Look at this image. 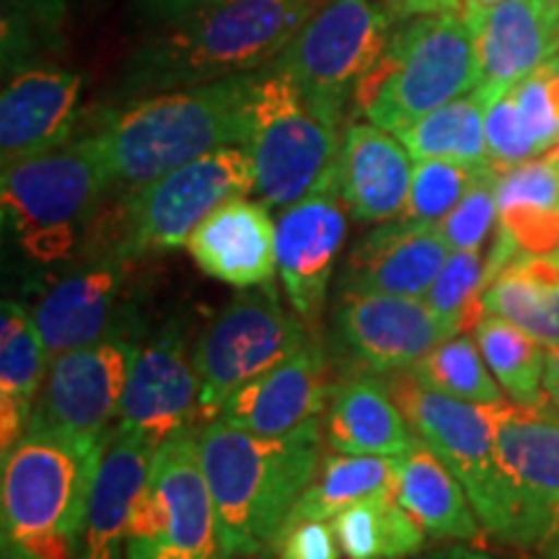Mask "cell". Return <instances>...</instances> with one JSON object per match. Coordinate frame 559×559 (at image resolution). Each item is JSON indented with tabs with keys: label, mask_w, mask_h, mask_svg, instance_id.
<instances>
[{
	"label": "cell",
	"mask_w": 559,
	"mask_h": 559,
	"mask_svg": "<svg viewBox=\"0 0 559 559\" xmlns=\"http://www.w3.org/2000/svg\"><path fill=\"white\" fill-rule=\"evenodd\" d=\"M317 5L319 0H221L158 24L124 60L115 99H143L260 70Z\"/></svg>",
	"instance_id": "6da1fadb"
},
{
	"label": "cell",
	"mask_w": 559,
	"mask_h": 559,
	"mask_svg": "<svg viewBox=\"0 0 559 559\" xmlns=\"http://www.w3.org/2000/svg\"><path fill=\"white\" fill-rule=\"evenodd\" d=\"M251 86L254 70L104 111L88 135L102 153L109 185L132 192L226 145H247Z\"/></svg>",
	"instance_id": "7a4b0ae2"
},
{
	"label": "cell",
	"mask_w": 559,
	"mask_h": 559,
	"mask_svg": "<svg viewBox=\"0 0 559 559\" xmlns=\"http://www.w3.org/2000/svg\"><path fill=\"white\" fill-rule=\"evenodd\" d=\"M319 423L280 438L210 419L198 430L205 481L236 557L260 555L275 539L321 466Z\"/></svg>",
	"instance_id": "3957f363"
},
{
	"label": "cell",
	"mask_w": 559,
	"mask_h": 559,
	"mask_svg": "<svg viewBox=\"0 0 559 559\" xmlns=\"http://www.w3.org/2000/svg\"><path fill=\"white\" fill-rule=\"evenodd\" d=\"M107 440L29 428L3 453V559H79Z\"/></svg>",
	"instance_id": "277c9868"
},
{
	"label": "cell",
	"mask_w": 559,
	"mask_h": 559,
	"mask_svg": "<svg viewBox=\"0 0 559 559\" xmlns=\"http://www.w3.org/2000/svg\"><path fill=\"white\" fill-rule=\"evenodd\" d=\"M481 86L477 34L461 11L402 19L386 52L355 91L368 122L400 135L425 115Z\"/></svg>",
	"instance_id": "5b68a950"
},
{
	"label": "cell",
	"mask_w": 559,
	"mask_h": 559,
	"mask_svg": "<svg viewBox=\"0 0 559 559\" xmlns=\"http://www.w3.org/2000/svg\"><path fill=\"white\" fill-rule=\"evenodd\" d=\"M109 185L94 138L68 140L58 148L3 166V223L34 262L68 260Z\"/></svg>",
	"instance_id": "8992f818"
},
{
	"label": "cell",
	"mask_w": 559,
	"mask_h": 559,
	"mask_svg": "<svg viewBox=\"0 0 559 559\" xmlns=\"http://www.w3.org/2000/svg\"><path fill=\"white\" fill-rule=\"evenodd\" d=\"M342 117L313 102L283 70H254L247 148L257 200L285 210L317 190L337 169Z\"/></svg>",
	"instance_id": "52a82bcc"
},
{
	"label": "cell",
	"mask_w": 559,
	"mask_h": 559,
	"mask_svg": "<svg viewBox=\"0 0 559 559\" xmlns=\"http://www.w3.org/2000/svg\"><path fill=\"white\" fill-rule=\"evenodd\" d=\"M254 192L243 145H226L128 192L111 218L109 260L135 262L190 241L200 223L234 198Z\"/></svg>",
	"instance_id": "ba28073f"
},
{
	"label": "cell",
	"mask_w": 559,
	"mask_h": 559,
	"mask_svg": "<svg viewBox=\"0 0 559 559\" xmlns=\"http://www.w3.org/2000/svg\"><path fill=\"white\" fill-rule=\"evenodd\" d=\"M234 557L202 474L198 430L164 440L132 508L124 559Z\"/></svg>",
	"instance_id": "9c48e42d"
},
{
	"label": "cell",
	"mask_w": 559,
	"mask_h": 559,
	"mask_svg": "<svg viewBox=\"0 0 559 559\" xmlns=\"http://www.w3.org/2000/svg\"><path fill=\"white\" fill-rule=\"evenodd\" d=\"M389 391L415 436L425 440L464 485L485 534L508 544L513 510L495 453L492 415L487 404H472L430 389L412 370L391 373Z\"/></svg>",
	"instance_id": "30bf717a"
},
{
	"label": "cell",
	"mask_w": 559,
	"mask_h": 559,
	"mask_svg": "<svg viewBox=\"0 0 559 559\" xmlns=\"http://www.w3.org/2000/svg\"><path fill=\"white\" fill-rule=\"evenodd\" d=\"M396 24L400 19L381 0H319L272 66L342 117L362 79L379 66Z\"/></svg>",
	"instance_id": "8fae6325"
},
{
	"label": "cell",
	"mask_w": 559,
	"mask_h": 559,
	"mask_svg": "<svg viewBox=\"0 0 559 559\" xmlns=\"http://www.w3.org/2000/svg\"><path fill=\"white\" fill-rule=\"evenodd\" d=\"M311 340L309 324L280 306L275 285L241 293L194 345L202 419H215L236 389L290 358Z\"/></svg>",
	"instance_id": "7c38bea8"
},
{
	"label": "cell",
	"mask_w": 559,
	"mask_h": 559,
	"mask_svg": "<svg viewBox=\"0 0 559 559\" xmlns=\"http://www.w3.org/2000/svg\"><path fill=\"white\" fill-rule=\"evenodd\" d=\"M549 404H487L513 510L508 547L542 549L559 526V409Z\"/></svg>",
	"instance_id": "4fadbf2b"
},
{
	"label": "cell",
	"mask_w": 559,
	"mask_h": 559,
	"mask_svg": "<svg viewBox=\"0 0 559 559\" xmlns=\"http://www.w3.org/2000/svg\"><path fill=\"white\" fill-rule=\"evenodd\" d=\"M332 330L353 366L381 376L415 368L456 334L428 300L345 288L334 300Z\"/></svg>",
	"instance_id": "5bb4252c"
},
{
	"label": "cell",
	"mask_w": 559,
	"mask_h": 559,
	"mask_svg": "<svg viewBox=\"0 0 559 559\" xmlns=\"http://www.w3.org/2000/svg\"><path fill=\"white\" fill-rule=\"evenodd\" d=\"M135 349L138 345L130 340L107 337L55 355L34 404L29 428L107 440L117 425Z\"/></svg>",
	"instance_id": "9a60e30c"
},
{
	"label": "cell",
	"mask_w": 559,
	"mask_h": 559,
	"mask_svg": "<svg viewBox=\"0 0 559 559\" xmlns=\"http://www.w3.org/2000/svg\"><path fill=\"white\" fill-rule=\"evenodd\" d=\"M345 198L334 169L317 190L283 210L275 223L277 275L293 311L313 326L324 311L326 293L347 234Z\"/></svg>",
	"instance_id": "2e32d148"
},
{
	"label": "cell",
	"mask_w": 559,
	"mask_h": 559,
	"mask_svg": "<svg viewBox=\"0 0 559 559\" xmlns=\"http://www.w3.org/2000/svg\"><path fill=\"white\" fill-rule=\"evenodd\" d=\"M200 412V373L187 337L177 324L135 349L115 428L143 432L164 443L181 432H194Z\"/></svg>",
	"instance_id": "e0dca14e"
},
{
	"label": "cell",
	"mask_w": 559,
	"mask_h": 559,
	"mask_svg": "<svg viewBox=\"0 0 559 559\" xmlns=\"http://www.w3.org/2000/svg\"><path fill=\"white\" fill-rule=\"evenodd\" d=\"M334 386L330 358L321 342L311 337L290 358L236 389L215 419L257 436H288L319 423L330 407Z\"/></svg>",
	"instance_id": "ac0fdd59"
},
{
	"label": "cell",
	"mask_w": 559,
	"mask_h": 559,
	"mask_svg": "<svg viewBox=\"0 0 559 559\" xmlns=\"http://www.w3.org/2000/svg\"><path fill=\"white\" fill-rule=\"evenodd\" d=\"M449 254V241L436 223L389 221L355 243L340 288L425 298Z\"/></svg>",
	"instance_id": "d6986e66"
},
{
	"label": "cell",
	"mask_w": 559,
	"mask_h": 559,
	"mask_svg": "<svg viewBox=\"0 0 559 559\" xmlns=\"http://www.w3.org/2000/svg\"><path fill=\"white\" fill-rule=\"evenodd\" d=\"M81 75L37 66L16 70L0 96V158L5 164L66 145L75 130Z\"/></svg>",
	"instance_id": "ffe728a7"
},
{
	"label": "cell",
	"mask_w": 559,
	"mask_h": 559,
	"mask_svg": "<svg viewBox=\"0 0 559 559\" xmlns=\"http://www.w3.org/2000/svg\"><path fill=\"white\" fill-rule=\"evenodd\" d=\"M130 264L99 257L41 293L32 317L50 355L115 337L111 330L120 319Z\"/></svg>",
	"instance_id": "44dd1931"
},
{
	"label": "cell",
	"mask_w": 559,
	"mask_h": 559,
	"mask_svg": "<svg viewBox=\"0 0 559 559\" xmlns=\"http://www.w3.org/2000/svg\"><path fill=\"white\" fill-rule=\"evenodd\" d=\"M275 230L267 205L234 198L207 215L185 247L207 277L234 288H264L277 275Z\"/></svg>",
	"instance_id": "7402d4cb"
},
{
	"label": "cell",
	"mask_w": 559,
	"mask_h": 559,
	"mask_svg": "<svg viewBox=\"0 0 559 559\" xmlns=\"http://www.w3.org/2000/svg\"><path fill=\"white\" fill-rule=\"evenodd\" d=\"M415 158L400 135L373 122L347 124L337 158L345 205L362 223L402 218L407 207Z\"/></svg>",
	"instance_id": "603a6c76"
},
{
	"label": "cell",
	"mask_w": 559,
	"mask_h": 559,
	"mask_svg": "<svg viewBox=\"0 0 559 559\" xmlns=\"http://www.w3.org/2000/svg\"><path fill=\"white\" fill-rule=\"evenodd\" d=\"M158 443L143 432L115 428L91 489L79 559H124L132 508L148 481Z\"/></svg>",
	"instance_id": "cb8c5ba5"
},
{
	"label": "cell",
	"mask_w": 559,
	"mask_h": 559,
	"mask_svg": "<svg viewBox=\"0 0 559 559\" xmlns=\"http://www.w3.org/2000/svg\"><path fill=\"white\" fill-rule=\"evenodd\" d=\"M559 52V13L544 0H502L477 29L481 88L489 104Z\"/></svg>",
	"instance_id": "d4e9b609"
},
{
	"label": "cell",
	"mask_w": 559,
	"mask_h": 559,
	"mask_svg": "<svg viewBox=\"0 0 559 559\" xmlns=\"http://www.w3.org/2000/svg\"><path fill=\"white\" fill-rule=\"evenodd\" d=\"M396 502L440 542H479L485 534L469 495L425 440L396 456Z\"/></svg>",
	"instance_id": "484cf974"
},
{
	"label": "cell",
	"mask_w": 559,
	"mask_h": 559,
	"mask_svg": "<svg viewBox=\"0 0 559 559\" xmlns=\"http://www.w3.org/2000/svg\"><path fill=\"white\" fill-rule=\"evenodd\" d=\"M321 430L332 451L353 456L396 459L417 440L391 391L368 376H353L334 386Z\"/></svg>",
	"instance_id": "4316f807"
},
{
	"label": "cell",
	"mask_w": 559,
	"mask_h": 559,
	"mask_svg": "<svg viewBox=\"0 0 559 559\" xmlns=\"http://www.w3.org/2000/svg\"><path fill=\"white\" fill-rule=\"evenodd\" d=\"M47 349L37 321L16 300L0 306V449L29 430L34 404L47 379Z\"/></svg>",
	"instance_id": "83f0119b"
},
{
	"label": "cell",
	"mask_w": 559,
	"mask_h": 559,
	"mask_svg": "<svg viewBox=\"0 0 559 559\" xmlns=\"http://www.w3.org/2000/svg\"><path fill=\"white\" fill-rule=\"evenodd\" d=\"M487 313L510 321L542 347L559 345V249L549 254H519L481 293Z\"/></svg>",
	"instance_id": "f1b7e54d"
},
{
	"label": "cell",
	"mask_w": 559,
	"mask_h": 559,
	"mask_svg": "<svg viewBox=\"0 0 559 559\" xmlns=\"http://www.w3.org/2000/svg\"><path fill=\"white\" fill-rule=\"evenodd\" d=\"M498 215V226L526 254L559 249V160L544 153L502 171Z\"/></svg>",
	"instance_id": "f546056e"
},
{
	"label": "cell",
	"mask_w": 559,
	"mask_h": 559,
	"mask_svg": "<svg viewBox=\"0 0 559 559\" xmlns=\"http://www.w3.org/2000/svg\"><path fill=\"white\" fill-rule=\"evenodd\" d=\"M381 495L396 498V459L353 456V453L334 451L321 461L317 479L306 487L285 523L332 521L355 502L381 498Z\"/></svg>",
	"instance_id": "4dcf8cb0"
},
{
	"label": "cell",
	"mask_w": 559,
	"mask_h": 559,
	"mask_svg": "<svg viewBox=\"0 0 559 559\" xmlns=\"http://www.w3.org/2000/svg\"><path fill=\"white\" fill-rule=\"evenodd\" d=\"M330 523L347 559H415L428 539L394 495L355 502Z\"/></svg>",
	"instance_id": "1f68e13d"
},
{
	"label": "cell",
	"mask_w": 559,
	"mask_h": 559,
	"mask_svg": "<svg viewBox=\"0 0 559 559\" xmlns=\"http://www.w3.org/2000/svg\"><path fill=\"white\" fill-rule=\"evenodd\" d=\"M487 107L489 99L479 86L402 130L400 140L415 160L449 158L461 164H489L485 132Z\"/></svg>",
	"instance_id": "d6a6232c"
},
{
	"label": "cell",
	"mask_w": 559,
	"mask_h": 559,
	"mask_svg": "<svg viewBox=\"0 0 559 559\" xmlns=\"http://www.w3.org/2000/svg\"><path fill=\"white\" fill-rule=\"evenodd\" d=\"M474 340L510 402L521 404V407L549 404L547 391H544L547 355L539 342L495 313L481 317L479 324L474 326Z\"/></svg>",
	"instance_id": "836d02e7"
},
{
	"label": "cell",
	"mask_w": 559,
	"mask_h": 559,
	"mask_svg": "<svg viewBox=\"0 0 559 559\" xmlns=\"http://www.w3.org/2000/svg\"><path fill=\"white\" fill-rule=\"evenodd\" d=\"M409 370L430 389L472 404H498L506 394L469 332L443 340Z\"/></svg>",
	"instance_id": "e575fe53"
},
{
	"label": "cell",
	"mask_w": 559,
	"mask_h": 559,
	"mask_svg": "<svg viewBox=\"0 0 559 559\" xmlns=\"http://www.w3.org/2000/svg\"><path fill=\"white\" fill-rule=\"evenodd\" d=\"M487 285V260L481 251H451L425 300L453 332H469L485 317L481 293Z\"/></svg>",
	"instance_id": "d590c367"
},
{
	"label": "cell",
	"mask_w": 559,
	"mask_h": 559,
	"mask_svg": "<svg viewBox=\"0 0 559 559\" xmlns=\"http://www.w3.org/2000/svg\"><path fill=\"white\" fill-rule=\"evenodd\" d=\"M492 164H461L449 158L415 160L407 207L402 218L415 223H438L464 200L477 179Z\"/></svg>",
	"instance_id": "8d00e7d4"
},
{
	"label": "cell",
	"mask_w": 559,
	"mask_h": 559,
	"mask_svg": "<svg viewBox=\"0 0 559 559\" xmlns=\"http://www.w3.org/2000/svg\"><path fill=\"white\" fill-rule=\"evenodd\" d=\"M502 96L536 156L559 145V52Z\"/></svg>",
	"instance_id": "74e56055"
},
{
	"label": "cell",
	"mask_w": 559,
	"mask_h": 559,
	"mask_svg": "<svg viewBox=\"0 0 559 559\" xmlns=\"http://www.w3.org/2000/svg\"><path fill=\"white\" fill-rule=\"evenodd\" d=\"M495 166H487L477 185L464 194V200L438 223L440 234L449 241L451 251H481L492 228H498V179Z\"/></svg>",
	"instance_id": "f35d334b"
},
{
	"label": "cell",
	"mask_w": 559,
	"mask_h": 559,
	"mask_svg": "<svg viewBox=\"0 0 559 559\" xmlns=\"http://www.w3.org/2000/svg\"><path fill=\"white\" fill-rule=\"evenodd\" d=\"M257 559H342L337 534L330 521H298L285 523L277 531L270 547H264Z\"/></svg>",
	"instance_id": "ab89813d"
},
{
	"label": "cell",
	"mask_w": 559,
	"mask_h": 559,
	"mask_svg": "<svg viewBox=\"0 0 559 559\" xmlns=\"http://www.w3.org/2000/svg\"><path fill=\"white\" fill-rule=\"evenodd\" d=\"M66 21V0H3V41L52 39Z\"/></svg>",
	"instance_id": "60d3db41"
},
{
	"label": "cell",
	"mask_w": 559,
	"mask_h": 559,
	"mask_svg": "<svg viewBox=\"0 0 559 559\" xmlns=\"http://www.w3.org/2000/svg\"><path fill=\"white\" fill-rule=\"evenodd\" d=\"M213 3H221V0H140V9L156 24H166Z\"/></svg>",
	"instance_id": "b9f144b4"
},
{
	"label": "cell",
	"mask_w": 559,
	"mask_h": 559,
	"mask_svg": "<svg viewBox=\"0 0 559 559\" xmlns=\"http://www.w3.org/2000/svg\"><path fill=\"white\" fill-rule=\"evenodd\" d=\"M396 19L428 16V13L461 11V0H381Z\"/></svg>",
	"instance_id": "7bdbcfd3"
},
{
	"label": "cell",
	"mask_w": 559,
	"mask_h": 559,
	"mask_svg": "<svg viewBox=\"0 0 559 559\" xmlns=\"http://www.w3.org/2000/svg\"><path fill=\"white\" fill-rule=\"evenodd\" d=\"M415 559H513V557H500V555H492V551L469 549V547H445V549L423 551V555H417Z\"/></svg>",
	"instance_id": "ee69618b"
},
{
	"label": "cell",
	"mask_w": 559,
	"mask_h": 559,
	"mask_svg": "<svg viewBox=\"0 0 559 559\" xmlns=\"http://www.w3.org/2000/svg\"><path fill=\"white\" fill-rule=\"evenodd\" d=\"M544 391H547L551 407L559 409V345L547 353V370H544Z\"/></svg>",
	"instance_id": "f6af8a7d"
},
{
	"label": "cell",
	"mask_w": 559,
	"mask_h": 559,
	"mask_svg": "<svg viewBox=\"0 0 559 559\" xmlns=\"http://www.w3.org/2000/svg\"><path fill=\"white\" fill-rule=\"evenodd\" d=\"M500 3H502V0H464V3H461V16L466 19V24H469L474 34H477V29L481 26V21H485L487 13Z\"/></svg>",
	"instance_id": "bcb514c9"
},
{
	"label": "cell",
	"mask_w": 559,
	"mask_h": 559,
	"mask_svg": "<svg viewBox=\"0 0 559 559\" xmlns=\"http://www.w3.org/2000/svg\"><path fill=\"white\" fill-rule=\"evenodd\" d=\"M539 551H542V555L547 557V559H559V526L555 528V534H551L549 539L544 542V547H542Z\"/></svg>",
	"instance_id": "7dc6e473"
},
{
	"label": "cell",
	"mask_w": 559,
	"mask_h": 559,
	"mask_svg": "<svg viewBox=\"0 0 559 559\" xmlns=\"http://www.w3.org/2000/svg\"><path fill=\"white\" fill-rule=\"evenodd\" d=\"M544 3H547L551 11H557V13H559V0H544Z\"/></svg>",
	"instance_id": "c3c4849f"
},
{
	"label": "cell",
	"mask_w": 559,
	"mask_h": 559,
	"mask_svg": "<svg viewBox=\"0 0 559 559\" xmlns=\"http://www.w3.org/2000/svg\"><path fill=\"white\" fill-rule=\"evenodd\" d=\"M549 156H551V158H555V160H559V145H555V148H551V151H549Z\"/></svg>",
	"instance_id": "681fc988"
},
{
	"label": "cell",
	"mask_w": 559,
	"mask_h": 559,
	"mask_svg": "<svg viewBox=\"0 0 559 559\" xmlns=\"http://www.w3.org/2000/svg\"><path fill=\"white\" fill-rule=\"evenodd\" d=\"M247 559H257V557H247Z\"/></svg>",
	"instance_id": "f907efd6"
},
{
	"label": "cell",
	"mask_w": 559,
	"mask_h": 559,
	"mask_svg": "<svg viewBox=\"0 0 559 559\" xmlns=\"http://www.w3.org/2000/svg\"><path fill=\"white\" fill-rule=\"evenodd\" d=\"M79 3H83V0H79Z\"/></svg>",
	"instance_id": "816d5d0a"
}]
</instances>
